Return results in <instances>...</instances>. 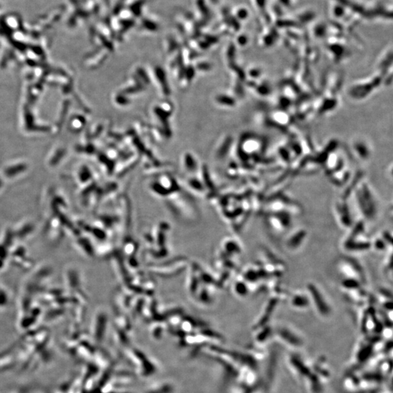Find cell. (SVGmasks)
Instances as JSON below:
<instances>
[{"mask_svg": "<svg viewBox=\"0 0 393 393\" xmlns=\"http://www.w3.org/2000/svg\"><path fill=\"white\" fill-rule=\"evenodd\" d=\"M307 290H308L310 298H311L315 307H317V309H318L320 312L322 314L328 313V307L327 302L326 301L325 297L320 292L318 288H317L315 285L310 284L307 286Z\"/></svg>", "mask_w": 393, "mask_h": 393, "instance_id": "1", "label": "cell"}, {"mask_svg": "<svg viewBox=\"0 0 393 393\" xmlns=\"http://www.w3.org/2000/svg\"><path fill=\"white\" fill-rule=\"evenodd\" d=\"M295 1V0H273L272 8L278 16H283L293 7Z\"/></svg>", "mask_w": 393, "mask_h": 393, "instance_id": "2", "label": "cell"}, {"mask_svg": "<svg viewBox=\"0 0 393 393\" xmlns=\"http://www.w3.org/2000/svg\"><path fill=\"white\" fill-rule=\"evenodd\" d=\"M337 212L342 225L345 228L351 227V216H350L348 207L346 206L345 205H339L337 207Z\"/></svg>", "mask_w": 393, "mask_h": 393, "instance_id": "3", "label": "cell"}, {"mask_svg": "<svg viewBox=\"0 0 393 393\" xmlns=\"http://www.w3.org/2000/svg\"><path fill=\"white\" fill-rule=\"evenodd\" d=\"M304 237H305V232L304 231H299L295 233L289 239V240H288V246L290 247L292 249L296 248L297 246H299L302 243V240Z\"/></svg>", "mask_w": 393, "mask_h": 393, "instance_id": "4", "label": "cell"}, {"mask_svg": "<svg viewBox=\"0 0 393 393\" xmlns=\"http://www.w3.org/2000/svg\"><path fill=\"white\" fill-rule=\"evenodd\" d=\"M292 304L297 307H307L309 298L303 294H295L292 298Z\"/></svg>", "mask_w": 393, "mask_h": 393, "instance_id": "5", "label": "cell"}, {"mask_svg": "<svg viewBox=\"0 0 393 393\" xmlns=\"http://www.w3.org/2000/svg\"><path fill=\"white\" fill-rule=\"evenodd\" d=\"M385 242L382 240H377L375 243L376 248L379 250H383L385 248Z\"/></svg>", "mask_w": 393, "mask_h": 393, "instance_id": "6", "label": "cell"}]
</instances>
